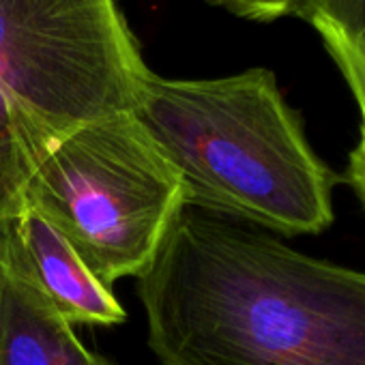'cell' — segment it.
<instances>
[{"instance_id": "1", "label": "cell", "mask_w": 365, "mask_h": 365, "mask_svg": "<svg viewBox=\"0 0 365 365\" xmlns=\"http://www.w3.org/2000/svg\"><path fill=\"white\" fill-rule=\"evenodd\" d=\"M163 365H365V273L185 207L138 277Z\"/></svg>"}, {"instance_id": "2", "label": "cell", "mask_w": 365, "mask_h": 365, "mask_svg": "<svg viewBox=\"0 0 365 365\" xmlns=\"http://www.w3.org/2000/svg\"><path fill=\"white\" fill-rule=\"evenodd\" d=\"M131 114L178 174L187 207L286 237L331 226L339 176L309 146L273 71L209 80L150 71Z\"/></svg>"}, {"instance_id": "3", "label": "cell", "mask_w": 365, "mask_h": 365, "mask_svg": "<svg viewBox=\"0 0 365 365\" xmlns=\"http://www.w3.org/2000/svg\"><path fill=\"white\" fill-rule=\"evenodd\" d=\"M22 207L37 211L108 288L148 269L185 209L182 182L131 112L63 138L33 170Z\"/></svg>"}, {"instance_id": "4", "label": "cell", "mask_w": 365, "mask_h": 365, "mask_svg": "<svg viewBox=\"0 0 365 365\" xmlns=\"http://www.w3.org/2000/svg\"><path fill=\"white\" fill-rule=\"evenodd\" d=\"M148 73L114 0H0V88L37 165L82 125L131 112Z\"/></svg>"}, {"instance_id": "5", "label": "cell", "mask_w": 365, "mask_h": 365, "mask_svg": "<svg viewBox=\"0 0 365 365\" xmlns=\"http://www.w3.org/2000/svg\"><path fill=\"white\" fill-rule=\"evenodd\" d=\"M0 365H112L39 292L0 222Z\"/></svg>"}, {"instance_id": "6", "label": "cell", "mask_w": 365, "mask_h": 365, "mask_svg": "<svg viewBox=\"0 0 365 365\" xmlns=\"http://www.w3.org/2000/svg\"><path fill=\"white\" fill-rule=\"evenodd\" d=\"M16 252L43 299L69 324H118L125 307L82 262L76 250L37 211L22 207L7 217Z\"/></svg>"}, {"instance_id": "7", "label": "cell", "mask_w": 365, "mask_h": 365, "mask_svg": "<svg viewBox=\"0 0 365 365\" xmlns=\"http://www.w3.org/2000/svg\"><path fill=\"white\" fill-rule=\"evenodd\" d=\"M294 18L309 22L365 108V0H299Z\"/></svg>"}, {"instance_id": "8", "label": "cell", "mask_w": 365, "mask_h": 365, "mask_svg": "<svg viewBox=\"0 0 365 365\" xmlns=\"http://www.w3.org/2000/svg\"><path fill=\"white\" fill-rule=\"evenodd\" d=\"M35 168L14 108L0 88V222L22 209V192Z\"/></svg>"}, {"instance_id": "9", "label": "cell", "mask_w": 365, "mask_h": 365, "mask_svg": "<svg viewBox=\"0 0 365 365\" xmlns=\"http://www.w3.org/2000/svg\"><path fill=\"white\" fill-rule=\"evenodd\" d=\"M215 7H224L226 11L252 20V22H275L288 16H294V7L299 0H207Z\"/></svg>"}, {"instance_id": "10", "label": "cell", "mask_w": 365, "mask_h": 365, "mask_svg": "<svg viewBox=\"0 0 365 365\" xmlns=\"http://www.w3.org/2000/svg\"><path fill=\"white\" fill-rule=\"evenodd\" d=\"M361 140L359 146L352 150L350 155V182L354 185L356 194L361 196V200L365 202V108H361Z\"/></svg>"}]
</instances>
